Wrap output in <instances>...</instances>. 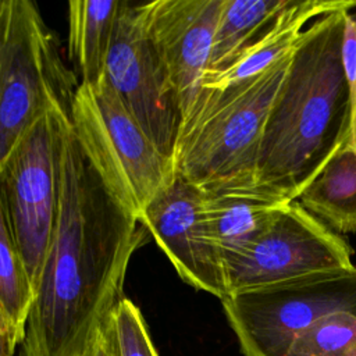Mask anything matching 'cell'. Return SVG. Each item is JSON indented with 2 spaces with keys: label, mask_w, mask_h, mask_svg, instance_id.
Listing matches in <instances>:
<instances>
[{
  "label": "cell",
  "mask_w": 356,
  "mask_h": 356,
  "mask_svg": "<svg viewBox=\"0 0 356 356\" xmlns=\"http://www.w3.org/2000/svg\"><path fill=\"white\" fill-rule=\"evenodd\" d=\"M349 13L325 14L303 31L266 120L256 184L285 202L352 142L356 99L342 56Z\"/></svg>",
  "instance_id": "7a4b0ae2"
},
{
  "label": "cell",
  "mask_w": 356,
  "mask_h": 356,
  "mask_svg": "<svg viewBox=\"0 0 356 356\" xmlns=\"http://www.w3.org/2000/svg\"><path fill=\"white\" fill-rule=\"evenodd\" d=\"M81 82L31 0L0 3V160L47 113L72 120Z\"/></svg>",
  "instance_id": "277c9868"
},
{
  "label": "cell",
  "mask_w": 356,
  "mask_h": 356,
  "mask_svg": "<svg viewBox=\"0 0 356 356\" xmlns=\"http://www.w3.org/2000/svg\"><path fill=\"white\" fill-rule=\"evenodd\" d=\"M114 356H159L145 317L128 298H122L104 325Z\"/></svg>",
  "instance_id": "d6986e66"
},
{
  "label": "cell",
  "mask_w": 356,
  "mask_h": 356,
  "mask_svg": "<svg viewBox=\"0 0 356 356\" xmlns=\"http://www.w3.org/2000/svg\"><path fill=\"white\" fill-rule=\"evenodd\" d=\"M352 143L356 146V100H355V111H353V127H352Z\"/></svg>",
  "instance_id": "44dd1931"
},
{
  "label": "cell",
  "mask_w": 356,
  "mask_h": 356,
  "mask_svg": "<svg viewBox=\"0 0 356 356\" xmlns=\"http://www.w3.org/2000/svg\"><path fill=\"white\" fill-rule=\"evenodd\" d=\"M289 3L291 0H224L206 74L229 67Z\"/></svg>",
  "instance_id": "e0dca14e"
},
{
  "label": "cell",
  "mask_w": 356,
  "mask_h": 356,
  "mask_svg": "<svg viewBox=\"0 0 356 356\" xmlns=\"http://www.w3.org/2000/svg\"><path fill=\"white\" fill-rule=\"evenodd\" d=\"M355 8V0H291L289 6L229 67L206 74L202 86L224 88L266 72L293 51L309 22L334 11Z\"/></svg>",
  "instance_id": "7c38bea8"
},
{
  "label": "cell",
  "mask_w": 356,
  "mask_h": 356,
  "mask_svg": "<svg viewBox=\"0 0 356 356\" xmlns=\"http://www.w3.org/2000/svg\"><path fill=\"white\" fill-rule=\"evenodd\" d=\"M222 6L224 0L139 3L146 35L181 100L182 113L202 89Z\"/></svg>",
  "instance_id": "8fae6325"
},
{
  "label": "cell",
  "mask_w": 356,
  "mask_h": 356,
  "mask_svg": "<svg viewBox=\"0 0 356 356\" xmlns=\"http://www.w3.org/2000/svg\"><path fill=\"white\" fill-rule=\"evenodd\" d=\"M36 298L35 285L7 222L0 218V343L1 356H14L26 337Z\"/></svg>",
  "instance_id": "2e32d148"
},
{
  "label": "cell",
  "mask_w": 356,
  "mask_h": 356,
  "mask_svg": "<svg viewBox=\"0 0 356 356\" xmlns=\"http://www.w3.org/2000/svg\"><path fill=\"white\" fill-rule=\"evenodd\" d=\"M356 342V313L327 314L306 328L286 356H343Z\"/></svg>",
  "instance_id": "ac0fdd59"
},
{
  "label": "cell",
  "mask_w": 356,
  "mask_h": 356,
  "mask_svg": "<svg viewBox=\"0 0 356 356\" xmlns=\"http://www.w3.org/2000/svg\"><path fill=\"white\" fill-rule=\"evenodd\" d=\"M291 54L249 79L224 88L202 86L184 113L174 153L175 175L204 193L256 184L266 120Z\"/></svg>",
  "instance_id": "3957f363"
},
{
  "label": "cell",
  "mask_w": 356,
  "mask_h": 356,
  "mask_svg": "<svg viewBox=\"0 0 356 356\" xmlns=\"http://www.w3.org/2000/svg\"><path fill=\"white\" fill-rule=\"evenodd\" d=\"M70 117L47 113L0 160V218L38 288L60 202L61 146Z\"/></svg>",
  "instance_id": "5b68a950"
},
{
  "label": "cell",
  "mask_w": 356,
  "mask_h": 356,
  "mask_svg": "<svg viewBox=\"0 0 356 356\" xmlns=\"http://www.w3.org/2000/svg\"><path fill=\"white\" fill-rule=\"evenodd\" d=\"M139 217L92 150L67 128L60 202L22 349L26 356H85L122 296L143 241Z\"/></svg>",
  "instance_id": "6da1fadb"
},
{
  "label": "cell",
  "mask_w": 356,
  "mask_h": 356,
  "mask_svg": "<svg viewBox=\"0 0 356 356\" xmlns=\"http://www.w3.org/2000/svg\"><path fill=\"white\" fill-rule=\"evenodd\" d=\"M221 303L245 356H286L318 318L342 310L356 313V271L246 289Z\"/></svg>",
  "instance_id": "52a82bcc"
},
{
  "label": "cell",
  "mask_w": 356,
  "mask_h": 356,
  "mask_svg": "<svg viewBox=\"0 0 356 356\" xmlns=\"http://www.w3.org/2000/svg\"><path fill=\"white\" fill-rule=\"evenodd\" d=\"M288 203L257 184L206 193L211 238L224 264L243 253Z\"/></svg>",
  "instance_id": "4fadbf2b"
},
{
  "label": "cell",
  "mask_w": 356,
  "mask_h": 356,
  "mask_svg": "<svg viewBox=\"0 0 356 356\" xmlns=\"http://www.w3.org/2000/svg\"><path fill=\"white\" fill-rule=\"evenodd\" d=\"M72 127L138 217L175 178L171 160L154 146L104 76L81 83Z\"/></svg>",
  "instance_id": "8992f818"
},
{
  "label": "cell",
  "mask_w": 356,
  "mask_h": 356,
  "mask_svg": "<svg viewBox=\"0 0 356 356\" xmlns=\"http://www.w3.org/2000/svg\"><path fill=\"white\" fill-rule=\"evenodd\" d=\"M85 356H114L113 346H111L110 339L104 331V327L97 331V334L95 335V339L90 343Z\"/></svg>",
  "instance_id": "ffe728a7"
},
{
  "label": "cell",
  "mask_w": 356,
  "mask_h": 356,
  "mask_svg": "<svg viewBox=\"0 0 356 356\" xmlns=\"http://www.w3.org/2000/svg\"><path fill=\"white\" fill-rule=\"evenodd\" d=\"M204 200L203 191L175 175L139 221L186 284L222 300L229 295L225 264L211 238Z\"/></svg>",
  "instance_id": "30bf717a"
},
{
  "label": "cell",
  "mask_w": 356,
  "mask_h": 356,
  "mask_svg": "<svg viewBox=\"0 0 356 356\" xmlns=\"http://www.w3.org/2000/svg\"><path fill=\"white\" fill-rule=\"evenodd\" d=\"M106 76L145 134L174 164L182 104L146 35L139 3L121 1Z\"/></svg>",
  "instance_id": "9c48e42d"
},
{
  "label": "cell",
  "mask_w": 356,
  "mask_h": 356,
  "mask_svg": "<svg viewBox=\"0 0 356 356\" xmlns=\"http://www.w3.org/2000/svg\"><path fill=\"white\" fill-rule=\"evenodd\" d=\"M17 356H26V353H25V350H24V349H21V352H19Z\"/></svg>",
  "instance_id": "603a6c76"
},
{
  "label": "cell",
  "mask_w": 356,
  "mask_h": 356,
  "mask_svg": "<svg viewBox=\"0 0 356 356\" xmlns=\"http://www.w3.org/2000/svg\"><path fill=\"white\" fill-rule=\"evenodd\" d=\"M352 254L342 235L293 200L243 253L225 261L228 291L231 295L310 277L353 273Z\"/></svg>",
  "instance_id": "ba28073f"
},
{
  "label": "cell",
  "mask_w": 356,
  "mask_h": 356,
  "mask_svg": "<svg viewBox=\"0 0 356 356\" xmlns=\"http://www.w3.org/2000/svg\"><path fill=\"white\" fill-rule=\"evenodd\" d=\"M120 6L118 0L68 3V50L81 83L92 85L104 76Z\"/></svg>",
  "instance_id": "5bb4252c"
},
{
  "label": "cell",
  "mask_w": 356,
  "mask_h": 356,
  "mask_svg": "<svg viewBox=\"0 0 356 356\" xmlns=\"http://www.w3.org/2000/svg\"><path fill=\"white\" fill-rule=\"evenodd\" d=\"M343 356H356V342L345 352V355Z\"/></svg>",
  "instance_id": "7402d4cb"
},
{
  "label": "cell",
  "mask_w": 356,
  "mask_h": 356,
  "mask_svg": "<svg viewBox=\"0 0 356 356\" xmlns=\"http://www.w3.org/2000/svg\"><path fill=\"white\" fill-rule=\"evenodd\" d=\"M296 200L334 232H356V146L342 147Z\"/></svg>",
  "instance_id": "9a60e30c"
}]
</instances>
